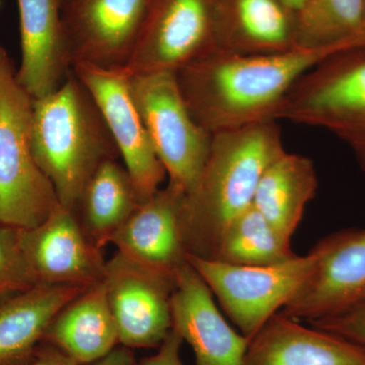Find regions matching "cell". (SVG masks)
Wrapping results in <instances>:
<instances>
[{
    "instance_id": "obj_32",
    "label": "cell",
    "mask_w": 365,
    "mask_h": 365,
    "mask_svg": "<svg viewBox=\"0 0 365 365\" xmlns=\"http://www.w3.org/2000/svg\"><path fill=\"white\" fill-rule=\"evenodd\" d=\"M364 28L365 32V0H364Z\"/></svg>"
},
{
    "instance_id": "obj_13",
    "label": "cell",
    "mask_w": 365,
    "mask_h": 365,
    "mask_svg": "<svg viewBox=\"0 0 365 365\" xmlns=\"http://www.w3.org/2000/svg\"><path fill=\"white\" fill-rule=\"evenodd\" d=\"M119 344L158 347L172 330L170 297L176 282L144 270L115 254L104 279Z\"/></svg>"
},
{
    "instance_id": "obj_6",
    "label": "cell",
    "mask_w": 365,
    "mask_h": 365,
    "mask_svg": "<svg viewBox=\"0 0 365 365\" xmlns=\"http://www.w3.org/2000/svg\"><path fill=\"white\" fill-rule=\"evenodd\" d=\"M130 88L169 184L187 193L205 163L212 134L192 116L176 72L130 74Z\"/></svg>"
},
{
    "instance_id": "obj_22",
    "label": "cell",
    "mask_w": 365,
    "mask_h": 365,
    "mask_svg": "<svg viewBox=\"0 0 365 365\" xmlns=\"http://www.w3.org/2000/svg\"><path fill=\"white\" fill-rule=\"evenodd\" d=\"M141 203L126 168L111 158L86 182L76 212L91 242L103 250Z\"/></svg>"
},
{
    "instance_id": "obj_17",
    "label": "cell",
    "mask_w": 365,
    "mask_h": 365,
    "mask_svg": "<svg viewBox=\"0 0 365 365\" xmlns=\"http://www.w3.org/2000/svg\"><path fill=\"white\" fill-rule=\"evenodd\" d=\"M242 365H365V349L281 313L250 340Z\"/></svg>"
},
{
    "instance_id": "obj_24",
    "label": "cell",
    "mask_w": 365,
    "mask_h": 365,
    "mask_svg": "<svg viewBox=\"0 0 365 365\" xmlns=\"http://www.w3.org/2000/svg\"><path fill=\"white\" fill-rule=\"evenodd\" d=\"M297 21L299 47L365 39L364 0H304Z\"/></svg>"
},
{
    "instance_id": "obj_5",
    "label": "cell",
    "mask_w": 365,
    "mask_h": 365,
    "mask_svg": "<svg viewBox=\"0 0 365 365\" xmlns=\"http://www.w3.org/2000/svg\"><path fill=\"white\" fill-rule=\"evenodd\" d=\"M275 119L330 132L349 146L365 173V45L337 52L309 69Z\"/></svg>"
},
{
    "instance_id": "obj_12",
    "label": "cell",
    "mask_w": 365,
    "mask_h": 365,
    "mask_svg": "<svg viewBox=\"0 0 365 365\" xmlns=\"http://www.w3.org/2000/svg\"><path fill=\"white\" fill-rule=\"evenodd\" d=\"M20 232L37 284L90 287L104 281L107 261L76 211L57 204L44 222Z\"/></svg>"
},
{
    "instance_id": "obj_30",
    "label": "cell",
    "mask_w": 365,
    "mask_h": 365,
    "mask_svg": "<svg viewBox=\"0 0 365 365\" xmlns=\"http://www.w3.org/2000/svg\"><path fill=\"white\" fill-rule=\"evenodd\" d=\"M282 1H284L285 4L292 9V11L297 13V11H299L300 7H302L304 0H282Z\"/></svg>"
},
{
    "instance_id": "obj_20",
    "label": "cell",
    "mask_w": 365,
    "mask_h": 365,
    "mask_svg": "<svg viewBox=\"0 0 365 365\" xmlns=\"http://www.w3.org/2000/svg\"><path fill=\"white\" fill-rule=\"evenodd\" d=\"M44 342L66 353L79 365L103 359L119 344L104 281L86 288L59 312Z\"/></svg>"
},
{
    "instance_id": "obj_10",
    "label": "cell",
    "mask_w": 365,
    "mask_h": 365,
    "mask_svg": "<svg viewBox=\"0 0 365 365\" xmlns=\"http://www.w3.org/2000/svg\"><path fill=\"white\" fill-rule=\"evenodd\" d=\"M215 0H148L130 74L177 72L212 49Z\"/></svg>"
},
{
    "instance_id": "obj_8",
    "label": "cell",
    "mask_w": 365,
    "mask_h": 365,
    "mask_svg": "<svg viewBox=\"0 0 365 365\" xmlns=\"http://www.w3.org/2000/svg\"><path fill=\"white\" fill-rule=\"evenodd\" d=\"M71 69L100 109L124 167L144 202L162 188L167 173L132 96L130 74L126 68H103L88 63H78Z\"/></svg>"
},
{
    "instance_id": "obj_2",
    "label": "cell",
    "mask_w": 365,
    "mask_h": 365,
    "mask_svg": "<svg viewBox=\"0 0 365 365\" xmlns=\"http://www.w3.org/2000/svg\"><path fill=\"white\" fill-rule=\"evenodd\" d=\"M284 151L277 121L212 134L207 158L182 204L188 257L212 260L223 230L251 207L262 175Z\"/></svg>"
},
{
    "instance_id": "obj_1",
    "label": "cell",
    "mask_w": 365,
    "mask_h": 365,
    "mask_svg": "<svg viewBox=\"0 0 365 365\" xmlns=\"http://www.w3.org/2000/svg\"><path fill=\"white\" fill-rule=\"evenodd\" d=\"M365 39L274 54H230L210 49L176 72L192 116L209 133L276 121L292 86L319 62Z\"/></svg>"
},
{
    "instance_id": "obj_4",
    "label": "cell",
    "mask_w": 365,
    "mask_h": 365,
    "mask_svg": "<svg viewBox=\"0 0 365 365\" xmlns=\"http://www.w3.org/2000/svg\"><path fill=\"white\" fill-rule=\"evenodd\" d=\"M31 116L32 98L6 54L0 57V225L18 230L37 227L59 204L33 155Z\"/></svg>"
},
{
    "instance_id": "obj_31",
    "label": "cell",
    "mask_w": 365,
    "mask_h": 365,
    "mask_svg": "<svg viewBox=\"0 0 365 365\" xmlns=\"http://www.w3.org/2000/svg\"><path fill=\"white\" fill-rule=\"evenodd\" d=\"M6 51H4V50L2 49L1 46H0V57H2V56H4V55H6Z\"/></svg>"
},
{
    "instance_id": "obj_9",
    "label": "cell",
    "mask_w": 365,
    "mask_h": 365,
    "mask_svg": "<svg viewBox=\"0 0 365 365\" xmlns=\"http://www.w3.org/2000/svg\"><path fill=\"white\" fill-rule=\"evenodd\" d=\"M311 275L283 307L297 321L331 318L365 302V228L340 230L312 249Z\"/></svg>"
},
{
    "instance_id": "obj_27",
    "label": "cell",
    "mask_w": 365,
    "mask_h": 365,
    "mask_svg": "<svg viewBox=\"0 0 365 365\" xmlns=\"http://www.w3.org/2000/svg\"><path fill=\"white\" fill-rule=\"evenodd\" d=\"M184 341L174 330L170 331L167 337L158 346V351L153 356L146 357L136 365H182L181 347Z\"/></svg>"
},
{
    "instance_id": "obj_14",
    "label": "cell",
    "mask_w": 365,
    "mask_h": 365,
    "mask_svg": "<svg viewBox=\"0 0 365 365\" xmlns=\"http://www.w3.org/2000/svg\"><path fill=\"white\" fill-rule=\"evenodd\" d=\"M185 192L168 182L137 208L111 244L134 265L173 282L188 263L182 232Z\"/></svg>"
},
{
    "instance_id": "obj_26",
    "label": "cell",
    "mask_w": 365,
    "mask_h": 365,
    "mask_svg": "<svg viewBox=\"0 0 365 365\" xmlns=\"http://www.w3.org/2000/svg\"><path fill=\"white\" fill-rule=\"evenodd\" d=\"M312 326L351 341L365 349V302L331 318L312 322Z\"/></svg>"
},
{
    "instance_id": "obj_19",
    "label": "cell",
    "mask_w": 365,
    "mask_h": 365,
    "mask_svg": "<svg viewBox=\"0 0 365 365\" xmlns=\"http://www.w3.org/2000/svg\"><path fill=\"white\" fill-rule=\"evenodd\" d=\"M88 287L38 284L0 302V365H26L55 317Z\"/></svg>"
},
{
    "instance_id": "obj_15",
    "label": "cell",
    "mask_w": 365,
    "mask_h": 365,
    "mask_svg": "<svg viewBox=\"0 0 365 365\" xmlns=\"http://www.w3.org/2000/svg\"><path fill=\"white\" fill-rule=\"evenodd\" d=\"M213 297L188 261L170 297L172 329L191 346L196 365H242L250 341L223 318Z\"/></svg>"
},
{
    "instance_id": "obj_3",
    "label": "cell",
    "mask_w": 365,
    "mask_h": 365,
    "mask_svg": "<svg viewBox=\"0 0 365 365\" xmlns=\"http://www.w3.org/2000/svg\"><path fill=\"white\" fill-rule=\"evenodd\" d=\"M30 133L36 162L59 203L73 211L98 165L120 157L100 109L72 69L56 91L32 98Z\"/></svg>"
},
{
    "instance_id": "obj_7",
    "label": "cell",
    "mask_w": 365,
    "mask_h": 365,
    "mask_svg": "<svg viewBox=\"0 0 365 365\" xmlns=\"http://www.w3.org/2000/svg\"><path fill=\"white\" fill-rule=\"evenodd\" d=\"M225 313L249 341L297 294L313 271L316 256L272 266H240L189 256Z\"/></svg>"
},
{
    "instance_id": "obj_11",
    "label": "cell",
    "mask_w": 365,
    "mask_h": 365,
    "mask_svg": "<svg viewBox=\"0 0 365 365\" xmlns=\"http://www.w3.org/2000/svg\"><path fill=\"white\" fill-rule=\"evenodd\" d=\"M148 0H60L72 66L125 68L135 48Z\"/></svg>"
},
{
    "instance_id": "obj_23",
    "label": "cell",
    "mask_w": 365,
    "mask_h": 365,
    "mask_svg": "<svg viewBox=\"0 0 365 365\" xmlns=\"http://www.w3.org/2000/svg\"><path fill=\"white\" fill-rule=\"evenodd\" d=\"M295 256L292 240L281 235L252 205L228 223L212 260L232 265L272 266Z\"/></svg>"
},
{
    "instance_id": "obj_16",
    "label": "cell",
    "mask_w": 365,
    "mask_h": 365,
    "mask_svg": "<svg viewBox=\"0 0 365 365\" xmlns=\"http://www.w3.org/2000/svg\"><path fill=\"white\" fill-rule=\"evenodd\" d=\"M299 47L297 13L282 0H215L212 49L256 55Z\"/></svg>"
},
{
    "instance_id": "obj_25",
    "label": "cell",
    "mask_w": 365,
    "mask_h": 365,
    "mask_svg": "<svg viewBox=\"0 0 365 365\" xmlns=\"http://www.w3.org/2000/svg\"><path fill=\"white\" fill-rule=\"evenodd\" d=\"M37 284L21 242L18 228L0 225V300Z\"/></svg>"
},
{
    "instance_id": "obj_28",
    "label": "cell",
    "mask_w": 365,
    "mask_h": 365,
    "mask_svg": "<svg viewBox=\"0 0 365 365\" xmlns=\"http://www.w3.org/2000/svg\"><path fill=\"white\" fill-rule=\"evenodd\" d=\"M26 365H79L76 360L69 357L66 353L50 343H41L36 350L32 361Z\"/></svg>"
},
{
    "instance_id": "obj_29",
    "label": "cell",
    "mask_w": 365,
    "mask_h": 365,
    "mask_svg": "<svg viewBox=\"0 0 365 365\" xmlns=\"http://www.w3.org/2000/svg\"><path fill=\"white\" fill-rule=\"evenodd\" d=\"M88 365H136L132 349L125 346H116L103 359Z\"/></svg>"
},
{
    "instance_id": "obj_21",
    "label": "cell",
    "mask_w": 365,
    "mask_h": 365,
    "mask_svg": "<svg viewBox=\"0 0 365 365\" xmlns=\"http://www.w3.org/2000/svg\"><path fill=\"white\" fill-rule=\"evenodd\" d=\"M318 187L313 162L285 150L262 175L252 205L281 235L292 240Z\"/></svg>"
},
{
    "instance_id": "obj_18",
    "label": "cell",
    "mask_w": 365,
    "mask_h": 365,
    "mask_svg": "<svg viewBox=\"0 0 365 365\" xmlns=\"http://www.w3.org/2000/svg\"><path fill=\"white\" fill-rule=\"evenodd\" d=\"M21 58L18 83L32 98L56 91L71 71L60 0H18Z\"/></svg>"
}]
</instances>
